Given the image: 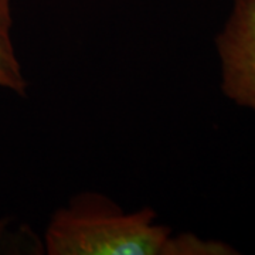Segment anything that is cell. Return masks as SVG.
Listing matches in <instances>:
<instances>
[{
  "label": "cell",
  "mask_w": 255,
  "mask_h": 255,
  "mask_svg": "<svg viewBox=\"0 0 255 255\" xmlns=\"http://www.w3.org/2000/svg\"><path fill=\"white\" fill-rule=\"evenodd\" d=\"M0 88L26 95L27 80L13 41L11 0H0Z\"/></svg>",
  "instance_id": "obj_3"
},
{
  "label": "cell",
  "mask_w": 255,
  "mask_h": 255,
  "mask_svg": "<svg viewBox=\"0 0 255 255\" xmlns=\"http://www.w3.org/2000/svg\"><path fill=\"white\" fill-rule=\"evenodd\" d=\"M216 48L224 95L255 111V0H233Z\"/></svg>",
  "instance_id": "obj_2"
},
{
  "label": "cell",
  "mask_w": 255,
  "mask_h": 255,
  "mask_svg": "<svg viewBox=\"0 0 255 255\" xmlns=\"http://www.w3.org/2000/svg\"><path fill=\"white\" fill-rule=\"evenodd\" d=\"M50 255H231L233 247L193 234L173 236L152 209L125 213L100 194L57 210L44 236Z\"/></svg>",
  "instance_id": "obj_1"
}]
</instances>
